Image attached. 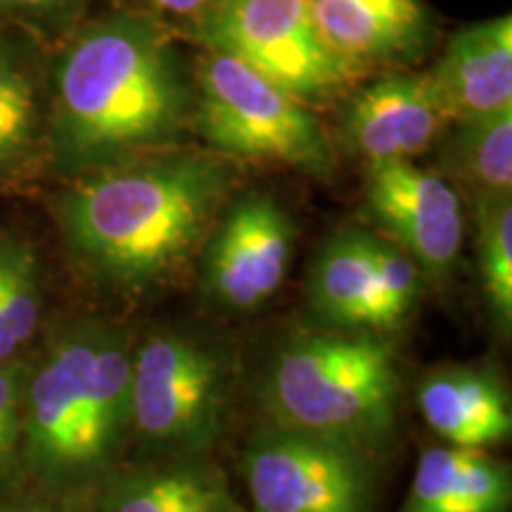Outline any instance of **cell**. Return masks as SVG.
<instances>
[{"mask_svg": "<svg viewBox=\"0 0 512 512\" xmlns=\"http://www.w3.org/2000/svg\"><path fill=\"white\" fill-rule=\"evenodd\" d=\"M230 185L221 155L150 152L74 176L55 219L83 271L140 297L169 283L207 242Z\"/></svg>", "mask_w": 512, "mask_h": 512, "instance_id": "cell-1", "label": "cell"}, {"mask_svg": "<svg viewBox=\"0 0 512 512\" xmlns=\"http://www.w3.org/2000/svg\"><path fill=\"white\" fill-rule=\"evenodd\" d=\"M192 102L181 55L155 22L102 19L57 62L48 121L57 169L81 176L174 145Z\"/></svg>", "mask_w": 512, "mask_h": 512, "instance_id": "cell-2", "label": "cell"}, {"mask_svg": "<svg viewBox=\"0 0 512 512\" xmlns=\"http://www.w3.org/2000/svg\"><path fill=\"white\" fill-rule=\"evenodd\" d=\"M128 337L102 320L57 332L24 389L22 437L46 479L72 482L105 470L131 427Z\"/></svg>", "mask_w": 512, "mask_h": 512, "instance_id": "cell-3", "label": "cell"}, {"mask_svg": "<svg viewBox=\"0 0 512 512\" xmlns=\"http://www.w3.org/2000/svg\"><path fill=\"white\" fill-rule=\"evenodd\" d=\"M275 427L370 453L399 418L401 377L392 344L375 332H309L275 354L264 377Z\"/></svg>", "mask_w": 512, "mask_h": 512, "instance_id": "cell-4", "label": "cell"}, {"mask_svg": "<svg viewBox=\"0 0 512 512\" xmlns=\"http://www.w3.org/2000/svg\"><path fill=\"white\" fill-rule=\"evenodd\" d=\"M192 124L219 155L285 164L313 178L335 174L316 114L235 57L209 53L202 62Z\"/></svg>", "mask_w": 512, "mask_h": 512, "instance_id": "cell-5", "label": "cell"}, {"mask_svg": "<svg viewBox=\"0 0 512 512\" xmlns=\"http://www.w3.org/2000/svg\"><path fill=\"white\" fill-rule=\"evenodd\" d=\"M197 36L304 105L328 100L356 74L323 41L309 0H219L197 19Z\"/></svg>", "mask_w": 512, "mask_h": 512, "instance_id": "cell-6", "label": "cell"}, {"mask_svg": "<svg viewBox=\"0 0 512 512\" xmlns=\"http://www.w3.org/2000/svg\"><path fill=\"white\" fill-rule=\"evenodd\" d=\"M228 368L219 351L178 332H155L131 356V427L147 444L202 451L219 437Z\"/></svg>", "mask_w": 512, "mask_h": 512, "instance_id": "cell-7", "label": "cell"}, {"mask_svg": "<svg viewBox=\"0 0 512 512\" xmlns=\"http://www.w3.org/2000/svg\"><path fill=\"white\" fill-rule=\"evenodd\" d=\"M242 472L256 512H366L373 494L366 453L283 427L256 434Z\"/></svg>", "mask_w": 512, "mask_h": 512, "instance_id": "cell-8", "label": "cell"}, {"mask_svg": "<svg viewBox=\"0 0 512 512\" xmlns=\"http://www.w3.org/2000/svg\"><path fill=\"white\" fill-rule=\"evenodd\" d=\"M204 245L209 297L228 311H254L285 283L294 226L273 197L254 192L230 204Z\"/></svg>", "mask_w": 512, "mask_h": 512, "instance_id": "cell-9", "label": "cell"}, {"mask_svg": "<svg viewBox=\"0 0 512 512\" xmlns=\"http://www.w3.org/2000/svg\"><path fill=\"white\" fill-rule=\"evenodd\" d=\"M366 207L389 242L413 259L420 273L446 278L463 249L465 219L460 195L444 176L413 162L370 164Z\"/></svg>", "mask_w": 512, "mask_h": 512, "instance_id": "cell-10", "label": "cell"}, {"mask_svg": "<svg viewBox=\"0 0 512 512\" xmlns=\"http://www.w3.org/2000/svg\"><path fill=\"white\" fill-rule=\"evenodd\" d=\"M448 126L427 74H406L361 88L344 110L342 138L368 166L411 162Z\"/></svg>", "mask_w": 512, "mask_h": 512, "instance_id": "cell-11", "label": "cell"}, {"mask_svg": "<svg viewBox=\"0 0 512 512\" xmlns=\"http://www.w3.org/2000/svg\"><path fill=\"white\" fill-rule=\"evenodd\" d=\"M448 124L512 110V19L470 24L448 41L427 72Z\"/></svg>", "mask_w": 512, "mask_h": 512, "instance_id": "cell-12", "label": "cell"}, {"mask_svg": "<svg viewBox=\"0 0 512 512\" xmlns=\"http://www.w3.org/2000/svg\"><path fill=\"white\" fill-rule=\"evenodd\" d=\"M323 41L356 72L413 57L427 41L420 0H309Z\"/></svg>", "mask_w": 512, "mask_h": 512, "instance_id": "cell-13", "label": "cell"}, {"mask_svg": "<svg viewBox=\"0 0 512 512\" xmlns=\"http://www.w3.org/2000/svg\"><path fill=\"white\" fill-rule=\"evenodd\" d=\"M418 406L448 446L484 451L512 434L510 396L501 377L486 368L432 370L418 384Z\"/></svg>", "mask_w": 512, "mask_h": 512, "instance_id": "cell-14", "label": "cell"}, {"mask_svg": "<svg viewBox=\"0 0 512 512\" xmlns=\"http://www.w3.org/2000/svg\"><path fill=\"white\" fill-rule=\"evenodd\" d=\"M510 467L484 451L434 446L422 451L401 512H510Z\"/></svg>", "mask_w": 512, "mask_h": 512, "instance_id": "cell-15", "label": "cell"}, {"mask_svg": "<svg viewBox=\"0 0 512 512\" xmlns=\"http://www.w3.org/2000/svg\"><path fill=\"white\" fill-rule=\"evenodd\" d=\"M370 230H344L320 249L309 278V304L344 332L384 335Z\"/></svg>", "mask_w": 512, "mask_h": 512, "instance_id": "cell-16", "label": "cell"}, {"mask_svg": "<svg viewBox=\"0 0 512 512\" xmlns=\"http://www.w3.org/2000/svg\"><path fill=\"white\" fill-rule=\"evenodd\" d=\"M453 126L456 131L444 150L446 169L465 181L477 202L510 197L512 110Z\"/></svg>", "mask_w": 512, "mask_h": 512, "instance_id": "cell-17", "label": "cell"}, {"mask_svg": "<svg viewBox=\"0 0 512 512\" xmlns=\"http://www.w3.org/2000/svg\"><path fill=\"white\" fill-rule=\"evenodd\" d=\"M41 128L36 76L27 57L0 41V176L27 162Z\"/></svg>", "mask_w": 512, "mask_h": 512, "instance_id": "cell-18", "label": "cell"}, {"mask_svg": "<svg viewBox=\"0 0 512 512\" xmlns=\"http://www.w3.org/2000/svg\"><path fill=\"white\" fill-rule=\"evenodd\" d=\"M223 496L219 484L200 472H145L112 491L107 512H209Z\"/></svg>", "mask_w": 512, "mask_h": 512, "instance_id": "cell-19", "label": "cell"}, {"mask_svg": "<svg viewBox=\"0 0 512 512\" xmlns=\"http://www.w3.org/2000/svg\"><path fill=\"white\" fill-rule=\"evenodd\" d=\"M477 247L482 287L498 330L512 328V204L510 197L477 202Z\"/></svg>", "mask_w": 512, "mask_h": 512, "instance_id": "cell-20", "label": "cell"}, {"mask_svg": "<svg viewBox=\"0 0 512 512\" xmlns=\"http://www.w3.org/2000/svg\"><path fill=\"white\" fill-rule=\"evenodd\" d=\"M373 247V266L380 290L384 332L401 328L403 320L411 316L420 297V268L406 252L382 235L370 238Z\"/></svg>", "mask_w": 512, "mask_h": 512, "instance_id": "cell-21", "label": "cell"}, {"mask_svg": "<svg viewBox=\"0 0 512 512\" xmlns=\"http://www.w3.org/2000/svg\"><path fill=\"white\" fill-rule=\"evenodd\" d=\"M24 389L27 373L17 363H0V465L15 451L22 439L24 420Z\"/></svg>", "mask_w": 512, "mask_h": 512, "instance_id": "cell-22", "label": "cell"}, {"mask_svg": "<svg viewBox=\"0 0 512 512\" xmlns=\"http://www.w3.org/2000/svg\"><path fill=\"white\" fill-rule=\"evenodd\" d=\"M79 0H0V8L8 12H17V15L29 17H50L67 12Z\"/></svg>", "mask_w": 512, "mask_h": 512, "instance_id": "cell-23", "label": "cell"}, {"mask_svg": "<svg viewBox=\"0 0 512 512\" xmlns=\"http://www.w3.org/2000/svg\"><path fill=\"white\" fill-rule=\"evenodd\" d=\"M138 3H143L147 8L157 12H164V15L192 17L197 22V19L207 15L219 0H138Z\"/></svg>", "mask_w": 512, "mask_h": 512, "instance_id": "cell-24", "label": "cell"}, {"mask_svg": "<svg viewBox=\"0 0 512 512\" xmlns=\"http://www.w3.org/2000/svg\"><path fill=\"white\" fill-rule=\"evenodd\" d=\"M15 354H17V349L12 347L8 332H5V328H3V313H0V363L10 361Z\"/></svg>", "mask_w": 512, "mask_h": 512, "instance_id": "cell-25", "label": "cell"}, {"mask_svg": "<svg viewBox=\"0 0 512 512\" xmlns=\"http://www.w3.org/2000/svg\"><path fill=\"white\" fill-rule=\"evenodd\" d=\"M209 512H240V510H235V505L228 501V496H223L219 503L214 505V508H211Z\"/></svg>", "mask_w": 512, "mask_h": 512, "instance_id": "cell-26", "label": "cell"}]
</instances>
